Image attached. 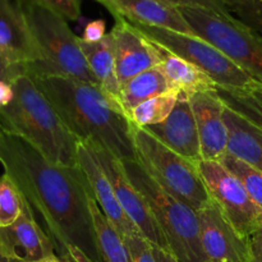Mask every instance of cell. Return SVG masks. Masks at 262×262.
<instances>
[{
    "mask_svg": "<svg viewBox=\"0 0 262 262\" xmlns=\"http://www.w3.org/2000/svg\"><path fill=\"white\" fill-rule=\"evenodd\" d=\"M0 164L42 216L59 252L74 247L102 262L90 211L92 192L79 165H55L27 141L2 129Z\"/></svg>",
    "mask_w": 262,
    "mask_h": 262,
    "instance_id": "1",
    "label": "cell"
},
{
    "mask_svg": "<svg viewBox=\"0 0 262 262\" xmlns=\"http://www.w3.org/2000/svg\"><path fill=\"white\" fill-rule=\"evenodd\" d=\"M32 78L77 140L104 148L122 161L136 160L132 120L118 100L97 84L79 79Z\"/></svg>",
    "mask_w": 262,
    "mask_h": 262,
    "instance_id": "2",
    "label": "cell"
},
{
    "mask_svg": "<svg viewBox=\"0 0 262 262\" xmlns=\"http://www.w3.org/2000/svg\"><path fill=\"white\" fill-rule=\"evenodd\" d=\"M14 99L0 110V129L27 141L55 165L76 166L78 140L27 73L13 79Z\"/></svg>",
    "mask_w": 262,
    "mask_h": 262,
    "instance_id": "3",
    "label": "cell"
},
{
    "mask_svg": "<svg viewBox=\"0 0 262 262\" xmlns=\"http://www.w3.org/2000/svg\"><path fill=\"white\" fill-rule=\"evenodd\" d=\"M22 8L40 53V60L26 67L25 73L32 77H68L99 86L87 66L79 37L72 32L68 20L42 5L25 4Z\"/></svg>",
    "mask_w": 262,
    "mask_h": 262,
    "instance_id": "4",
    "label": "cell"
},
{
    "mask_svg": "<svg viewBox=\"0 0 262 262\" xmlns=\"http://www.w3.org/2000/svg\"><path fill=\"white\" fill-rule=\"evenodd\" d=\"M133 186L145 197L169 251L179 262H205L200 241L199 214L184 202L161 188L136 160L122 161Z\"/></svg>",
    "mask_w": 262,
    "mask_h": 262,
    "instance_id": "5",
    "label": "cell"
},
{
    "mask_svg": "<svg viewBox=\"0 0 262 262\" xmlns=\"http://www.w3.org/2000/svg\"><path fill=\"white\" fill-rule=\"evenodd\" d=\"M132 138L136 161L161 188L197 212L211 201L197 164L174 152L133 123Z\"/></svg>",
    "mask_w": 262,
    "mask_h": 262,
    "instance_id": "6",
    "label": "cell"
},
{
    "mask_svg": "<svg viewBox=\"0 0 262 262\" xmlns=\"http://www.w3.org/2000/svg\"><path fill=\"white\" fill-rule=\"evenodd\" d=\"M193 33L219 49L262 84V36L233 15L205 8H178Z\"/></svg>",
    "mask_w": 262,
    "mask_h": 262,
    "instance_id": "7",
    "label": "cell"
},
{
    "mask_svg": "<svg viewBox=\"0 0 262 262\" xmlns=\"http://www.w3.org/2000/svg\"><path fill=\"white\" fill-rule=\"evenodd\" d=\"M129 23L150 41L199 67L217 87L243 89L255 82L252 77L233 63L219 49L199 36L186 35L177 31L141 23Z\"/></svg>",
    "mask_w": 262,
    "mask_h": 262,
    "instance_id": "8",
    "label": "cell"
},
{
    "mask_svg": "<svg viewBox=\"0 0 262 262\" xmlns=\"http://www.w3.org/2000/svg\"><path fill=\"white\" fill-rule=\"evenodd\" d=\"M197 168L210 199L243 237L250 238L262 227V209L253 201L242 182L220 161L201 160Z\"/></svg>",
    "mask_w": 262,
    "mask_h": 262,
    "instance_id": "9",
    "label": "cell"
},
{
    "mask_svg": "<svg viewBox=\"0 0 262 262\" xmlns=\"http://www.w3.org/2000/svg\"><path fill=\"white\" fill-rule=\"evenodd\" d=\"M87 145H89L92 155L95 156L97 163L100 164L102 170L105 171V174L109 178L110 183L114 188L115 196H117L120 206L124 210L125 215L129 217L130 222L137 227L141 234L151 245L169 251L165 237H164L163 232L159 228L145 197L138 192V189L129 181L124 170V166L122 164V160L117 159L104 148L97 147V146L91 145V143H87Z\"/></svg>",
    "mask_w": 262,
    "mask_h": 262,
    "instance_id": "10",
    "label": "cell"
},
{
    "mask_svg": "<svg viewBox=\"0 0 262 262\" xmlns=\"http://www.w3.org/2000/svg\"><path fill=\"white\" fill-rule=\"evenodd\" d=\"M197 214L200 241L206 261L251 262L250 238L243 237L230 224L212 200Z\"/></svg>",
    "mask_w": 262,
    "mask_h": 262,
    "instance_id": "11",
    "label": "cell"
},
{
    "mask_svg": "<svg viewBox=\"0 0 262 262\" xmlns=\"http://www.w3.org/2000/svg\"><path fill=\"white\" fill-rule=\"evenodd\" d=\"M109 33L120 86L137 74L160 64L156 43L136 30L124 18L115 17V26Z\"/></svg>",
    "mask_w": 262,
    "mask_h": 262,
    "instance_id": "12",
    "label": "cell"
},
{
    "mask_svg": "<svg viewBox=\"0 0 262 262\" xmlns=\"http://www.w3.org/2000/svg\"><path fill=\"white\" fill-rule=\"evenodd\" d=\"M55 246L37 224L31 205L17 222L0 228V256L10 262H38L55 256Z\"/></svg>",
    "mask_w": 262,
    "mask_h": 262,
    "instance_id": "13",
    "label": "cell"
},
{
    "mask_svg": "<svg viewBox=\"0 0 262 262\" xmlns=\"http://www.w3.org/2000/svg\"><path fill=\"white\" fill-rule=\"evenodd\" d=\"M188 97L199 130L202 160L219 161L228 152L224 102L216 89L196 92Z\"/></svg>",
    "mask_w": 262,
    "mask_h": 262,
    "instance_id": "14",
    "label": "cell"
},
{
    "mask_svg": "<svg viewBox=\"0 0 262 262\" xmlns=\"http://www.w3.org/2000/svg\"><path fill=\"white\" fill-rule=\"evenodd\" d=\"M0 51L12 66L23 69L40 60L30 23L17 0H0Z\"/></svg>",
    "mask_w": 262,
    "mask_h": 262,
    "instance_id": "15",
    "label": "cell"
},
{
    "mask_svg": "<svg viewBox=\"0 0 262 262\" xmlns=\"http://www.w3.org/2000/svg\"><path fill=\"white\" fill-rule=\"evenodd\" d=\"M143 129L187 160L194 164L202 160L199 130L188 95L181 92L170 115L164 122Z\"/></svg>",
    "mask_w": 262,
    "mask_h": 262,
    "instance_id": "16",
    "label": "cell"
},
{
    "mask_svg": "<svg viewBox=\"0 0 262 262\" xmlns=\"http://www.w3.org/2000/svg\"><path fill=\"white\" fill-rule=\"evenodd\" d=\"M77 161H78L79 168L82 169L87 182H89L92 197L97 202L107 220L117 228L118 232L123 237L142 235L140 230L137 229V227L125 215L124 210L122 209L117 196H115L114 188H113L109 178L102 170L100 164L97 163L95 156L92 155L89 145L86 142H82V141H78Z\"/></svg>",
    "mask_w": 262,
    "mask_h": 262,
    "instance_id": "17",
    "label": "cell"
},
{
    "mask_svg": "<svg viewBox=\"0 0 262 262\" xmlns=\"http://www.w3.org/2000/svg\"><path fill=\"white\" fill-rule=\"evenodd\" d=\"M106 8L115 17L128 22L166 28L177 32L194 35L178 8L170 7L156 0H95ZM196 36V35H194Z\"/></svg>",
    "mask_w": 262,
    "mask_h": 262,
    "instance_id": "18",
    "label": "cell"
},
{
    "mask_svg": "<svg viewBox=\"0 0 262 262\" xmlns=\"http://www.w3.org/2000/svg\"><path fill=\"white\" fill-rule=\"evenodd\" d=\"M228 128V152L262 171V132L225 106Z\"/></svg>",
    "mask_w": 262,
    "mask_h": 262,
    "instance_id": "19",
    "label": "cell"
},
{
    "mask_svg": "<svg viewBox=\"0 0 262 262\" xmlns=\"http://www.w3.org/2000/svg\"><path fill=\"white\" fill-rule=\"evenodd\" d=\"M156 48L160 58L159 66L163 69L174 91L183 92L189 96L196 92L216 89L215 82L199 67L179 58L178 55L170 53L158 43Z\"/></svg>",
    "mask_w": 262,
    "mask_h": 262,
    "instance_id": "20",
    "label": "cell"
},
{
    "mask_svg": "<svg viewBox=\"0 0 262 262\" xmlns=\"http://www.w3.org/2000/svg\"><path fill=\"white\" fill-rule=\"evenodd\" d=\"M79 45L84 54L87 66L99 82V86L109 96L119 101L120 83L117 76V66L110 33H106V36L99 42L92 43L86 42L79 37Z\"/></svg>",
    "mask_w": 262,
    "mask_h": 262,
    "instance_id": "21",
    "label": "cell"
},
{
    "mask_svg": "<svg viewBox=\"0 0 262 262\" xmlns=\"http://www.w3.org/2000/svg\"><path fill=\"white\" fill-rule=\"evenodd\" d=\"M169 91H173V89L160 66H156L122 84L119 101L128 115L142 102Z\"/></svg>",
    "mask_w": 262,
    "mask_h": 262,
    "instance_id": "22",
    "label": "cell"
},
{
    "mask_svg": "<svg viewBox=\"0 0 262 262\" xmlns=\"http://www.w3.org/2000/svg\"><path fill=\"white\" fill-rule=\"evenodd\" d=\"M90 211L94 223L97 250L102 262H132L124 238L107 220L94 197L90 200Z\"/></svg>",
    "mask_w": 262,
    "mask_h": 262,
    "instance_id": "23",
    "label": "cell"
},
{
    "mask_svg": "<svg viewBox=\"0 0 262 262\" xmlns=\"http://www.w3.org/2000/svg\"><path fill=\"white\" fill-rule=\"evenodd\" d=\"M217 95L227 107L262 132V84L252 82L243 89L216 86Z\"/></svg>",
    "mask_w": 262,
    "mask_h": 262,
    "instance_id": "24",
    "label": "cell"
},
{
    "mask_svg": "<svg viewBox=\"0 0 262 262\" xmlns=\"http://www.w3.org/2000/svg\"><path fill=\"white\" fill-rule=\"evenodd\" d=\"M179 94L181 92L173 90V91L165 92V94L152 97V99L136 106L128 114V117L132 120L133 124L140 128L159 124V123L164 122L170 115V113L173 112Z\"/></svg>",
    "mask_w": 262,
    "mask_h": 262,
    "instance_id": "25",
    "label": "cell"
},
{
    "mask_svg": "<svg viewBox=\"0 0 262 262\" xmlns=\"http://www.w3.org/2000/svg\"><path fill=\"white\" fill-rule=\"evenodd\" d=\"M30 205L12 177L7 173L0 177V228L17 222Z\"/></svg>",
    "mask_w": 262,
    "mask_h": 262,
    "instance_id": "26",
    "label": "cell"
},
{
    "mask_svg": "<svg viewBox=\"0 0 262 262\" xmlns=\"http://www.w3.org/2000/svg\"><path fill=\"white\" fill-rule=\"evenodd\" d=\"M219 161L242 182L253 201L262 209V171L252 168L229 152L225 154Z\"/></svg>",
    "mask_w": 262,
    "mask_h": 262,
    "instance_id": "27",
    "label": "cell"
},
{
    "mask_svg": "<svg viewBox=\"0 0 262 262\" xmlns=\"http://www.w3.org/2000/svg\"><path fill=\"white\" fill-rule=\"evenodd\" d=\"M233 17L262 36V0H224Z\"/></svg>",
    "mask_w": 262,
    "mask_h": 262,
    "instance_id": "28",
    "label": "cell"
},
{
    "mask_svg": "<svg viewBox=\"0 0 262 262\" xmlns=\"http://www.w3.org/2000/svg\"><path fill=\"white\" fill-rule=\"evenodd\" d=\"M19 4H38L60 14L67 20H77L81 15L82 0H17Z\"/></svg>",
    "mask_w": 262,
    "mask_h": 262,
    "instance_id": "29",
    "label": "cell"
},
{
    "mask_svg": "<svg viewBox=\"0 0 262 262\" xmlns=\"http://www.w3.org/2000/svg\"><path fill=\"white\" fill-rule=\"evenodd\" d=\"M123 238L129 250L132 262H156L154 257L152 245L143 235H128Z\"/></svg>",
    "mask_w": 262,
    "mask_h": 262,
    "instance_id": "30",
    "label": "cell"
},
{
    "mask_svg": "<svg viewBox=\"0 0 262 262\" xmlns=\"http://www.w3.org/2000/svg\"><path fill=\"white\" fill-rule=\"evenodd\" d=\"M156 2L164 3V4L170 5V7L174 8H205V9L214 10V12L220 13L223 15H232L224 0H156Z\"/></svg>",
    "mask_w": 262,
    "mask_h": 262,
    "instance_id": "31",
    "label": "cell"
},
{
    "mask_svg": "<svg viewBox=\"0 0 262 262\" xmlns=\"http://www.w3.org/2000/svg\"><path fill=\"white\" fill-rule=\"evenodd\" d=\"M105 36H106V33H105V22L101 19H96L87 23L83 31V36L81 38L83 41H86V42L92 43L99 42Z\"/></svg>",
    "mask_w": 262,
    "mask_h": 262,
    "instance_id": "32",
    "label": "cell"
},
{
    "mask_svg": "<svg viewBox=\"0 0 262 262\" xmlns=\"http://www.w3.org/2000/svg\"><path fill=\"white\" fill-rule=\"evenodd\" d=\"M25 73V69L19 68V67H14L5 59L0 51V79H5V81H13L17 78L19 74Z\"/></svg>",
    "mask_w": 262,
    "mask_h": 262,
    "instance_id": "33",
    "label": "cell"
},
{
    "mask_svg": "<svg viewBox=\"0 0 262 262\" xmlns=\"http://www.w3.org/2000/svg\"><path fill=\"white\" fill-rule=\"evenodd\" d=\"M251 262H262V227L250 237Z\"/></svg>",
    "mask_w": 262,
    "mask_h": 262,
    "instance_id": "34",
    "label": "cell"
},
{
    "mask_svg": "<svg viewBox=\"0 0 262 262\" xmlns=\"http://www.w3.org/2000/svg\"><path fill=\"white\" fill-rule=\"evenodd\" d=\"M14 99V87L13 81L0 79V110L9 106L10 102Z\"/></svg>",
    "mask_w": 262,
    "mask_h": 262,
    "instance_id": "35",
    "label": "cell"
},
{
    "mask_svg": "<svg viewBox=\"0 0 262 262\" xmlns=\"http://www.w3.org/2000/svg\"><path fill=\"white\" fill-rule=\"evenodd\" d=\"M59 257L63 260V262H94L86 253H83L81 250L74 247H71L67 251H64L63 253H60Z\"/></svg>",
    "mask_w": 262,
    "mask_h": 262,
    "instance_id": "36",
    "label": "cell"
},
{
    "mask_svg": "<svg viewBox=\"0 0 262 262\" xmlns=\"http://www.w3.org/2000/svg\"><path fill=\"white\" fill-rule=\"evenodd\" d=\"M38 262H63V260H61L59 256H53V257H49V258H45V260L42 261H38Z\"/></svg>",
    "mask_w": 262,
    "mask_h": 262,
    "instance_id": "37",
    "label": "cell"
},
{
    "mask_svg": "<svg viewBox=\"0 0 262 262\" xmlns=\"http://www.w3.org/2000/svg\"><path fill=\"white\" fill-rule=\"evenodd\" d=\"M0 262H10V261L5 260V258H4V257H2V256H0Z\"/></svg>",
    "mask_w": 262,
    "mask_h": 262,
    "instance_id": "38",
    "label": "cell"
},
{
    "mask_svg": "<svg viewBox=\"0 0 262 262\" xmlns=\"http://www.w3.org/2000/svg\"><path fill=\"white\" fill-rule=\"evenodd\" d=\"M205 262H211V261H205Z\"/></svg>",
    "mask_w": 262,
    "mask_h": 262,
    "instance_id": "39",
    "label": "cell"
}]
</instances>
